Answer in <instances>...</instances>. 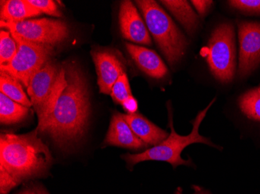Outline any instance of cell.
<instances>
[{
	"mask_svg": "<svg viewBox=\"0 0 260 194\" xmlns=\"http://www.w3.org/2000/svg\"><path fill=\"white\" fill-rule=\"evenodd\" d=\"M67 85L55 108L38 129L46 133L60 147L75 144L83 137L90 113L88 88L80 67L74 62L62 64Z\"/></svg>",
	"mask_w": 260,
	"mask_h": 194,
	"instance_id": "6da1fadb",
	"label": "cell"
},
{
	"mask_svg": "<svg viewBox=\"0 0 260 194\" xmlns=\"http://www.w3.org/2000/svg\"><path fill=\"white\" fill-rule=\"evenodd\" d=\"M39 129L25 135L2 133L0 136V169L19 183L44 175L52 164L49 147L39 137Z\"/></svg>",
	"mask_w": 260,
	"mask_h": 194,
	"instance_id": "7a4b0ae2",
	"label": "cell"
},
{
	"mask_svg": "<svg viewBox=\"0 0 260 194\" xmlns=\"http://www.w3.org/2000/svg\"><path fill=\"white\" fill-rule=\"evenodd\" d=\"M136 4L141 11L146 25L171 65L183 57L188 39L177 27L170 16L153 0H138Z\"/></svg>",
	"mask_w": 260,
	"mask_h": 194,
	"instance_id": "3957f363",
	"label": "cell"
},
{
	"mask_svg": "<svg viewBox=\"0 0 260 194\" xmlns=\"http://www.w3.org/2000/svg\"><path fill=\"white\" fill-rule=\"evenodd\" d=\"M216 98L210 102V104L207 106L202 111L200 112L197 115L196 119L192 121V132L190 135L187 136H182L175 132L173 128V121H172V115L171 111H169V125H170L171 134L168 138L162 141L160 144H157L156 146L144 151V152L138 153V154H126L122 156V159L126 161L127 164L129 166H134L137 163L144 161H163L170 163L174 168L177 167L181 165H189L191 163L190 160H182L181 157V153L183 151L184 148H186L189 144L194 143H203L207 144L210 146L218 148V146L213 144L210 139L203 137L200 135L199 129H200V124L207 114L209 108L213 105L215 101Z\"/></svg>",
	"mask_w": 260,
	"mask_h": 194,
	"instance_id": "277c9868",
	"label": "cell"
},
{
	"mask_svg": "<svg viewBox=\"0 0 260 194\" xmlns=\"http://www.w3.org/2000/svg\"><path fill=\"white\" fill-rule=\"evenodd\" d=\"M235 29L231 23H222L212 33L208 43L207 63L217 80L230 83L236 70Z\"/></svg>",
	"mask_w": 260,
	"mask_h": 194,
	"instance_id": "5b68a950",
	"label": "cell"
},
{
	"mask_svg": "<svg viewBox=\"0 0 260 194\" xmlns=\"http://www.w3.org/2000/svg\"><path fill=\"white\" fill-rule=\"evenodd\" d=\"M11 35L18 45V50L10 63L0 65V70L17 79L27 89L33 75L50 61L54 47L29 42L14 33Z\"/></svg>",
	"mask_w": 260,
	"mask_h": 194,
	"instance_id": "8992f818",
	"label": "cell"
},
{
	"mask_svg": "<svg viewBox=\"0 0 260 194\" xmlns=\"http://www.w3.org/2000/svg\"><path fill=\"white\" fill-rule=\"evenodd\" d=\"M2 28L34 43L56 46L67 41L70 30L66 22L53 19L23 20L17 23L0 22Z\"/></svg>",
	"mask_w": 260,
	"mask_h": 194,
	"instance_id": "52a82bcc",
	"label": "cell"
},
{
	"mask_svg": "<svg viewBox=\"0 0 260 194\" xmlns=\"http://www.w3.org/2000/svg\"><path fill=\"white\" fill-rule=\"evenodd\" d=\"M239 65L240 77H245L260 64V22L239 23Z\"/></svg>",
	"mask_w": 260,
	"mask_h": 194,
	"instance_id": "ba28073f",
	"label": "cell"
},
{
	"mask_svg": "<svg viewBox=\"0 0 260 194\" xmlns=\"http://www.w3.org/2000/svg\"><path fill=\"white\" fill-rule=\"evenodd\" d=\"M91 55L95 64L100 93L111 95L114 84L125 73L123 62L115 52L111 51H93Z\"/></svg>",
	"mask_w": 260,
	"mask_h": 194,
	"instance_id": "9c48e42d",
	"label": "cell"
},
{
	"mask_svg": "<svg viewBox=\"0 0 260 194\" xmlns=\"http://www.w3.org/2000/svg\"><path fill=\"white\" fill-rule=\"evenodd\" d=\"M59 71L60 66L50 60L30 80L27 94L37 113L42 110L49 97Z\"/></svg>",
	"mask_w": 260,
	"mask_h": 194,
	"instance_id": "30bf717a",
	"label": "cell"
},
{
	"mask_svg": "<svg viewBox=\"0 0 260 194\" xmlns=\"http://www.w3.org/2000/svg\"><path fill=\"white\" fill-rule=\"evenodd\" d=\"M119 19L123 38L140 45H151V37L147 27L131 1L122 2Z\"/></svg>",
	"mask_w": 260,
	"mask_h": 194,
	"instance_id": "8fae6325",
	"label": "cell"
},
{
	"mask_svg": "<svg viewBox=\"0 0 260 194\" xmlns=\"http://www.w3.org/2000/svg\"><path fill=\"white\" fill-rule=\"evenodd\" d=\"M104 144L130 149H140L147 146V144L136 135L124 118L123 114L119 112L112 116Z\"/></svg>",
	"mask_w": 260,
	"mask_h": 194,
	"instance_id": "7c38bea8",
	"label": "cell"
},
{
	"mask_svg": "<svg viewBox=\"0 0 260 194\" xmlns=\"http://www.w3.org/2000/svg\"><path fill=\"white\" fill-rule=\"evenodd\" d=\"M125 48L139 68L148 76L160 80L167 75V66L155 52L130 43H125Z\"/></svg>",
	"mask_w": 260,
	"mask_h": 194,
	"instance_id": "4fadbf2b",
	"label": "cell"
},
{
	"mask_svg": "<svg viewBox=\"0 0 260 194\" xmlns=\"http://www.w3.org/2000/svg\"><path fill=\"white\" fill-rule=\"evenodd\" d=\"M123 117L136 135L147 145L156 146L169 137L167 131L153 125L140 113H127Z\"/></svg>",
	"mask_w": 260,
	"mask_h": 194,
	"instance_id": "5bb4252c",
	"label": "cell"
},
{
	"mask_svg": "<svg viewBox=\"0 0 260 194\" xmlns=\"http://www.w3.org/2000/svg\"><path fill=\"white\" fill-rule=\"evenodd\" d=\"M42 14L38 9L32 7L27 0L1 1V20L7 23L21 22L30 17Z\"/></svg>",
	"mask_w": 260,
	"mask_h": 194,
	"instance_id": "9a60e30c",
	"label": "cell"
},
{
	"mask_svg": "<svg viewBox=\"0 0 260 194\" xmlns=\"http://www.w3.org/2000/svg\"><path fill=\"white\" fill-rule=\"evenodd\" d=\"M186 29L188 33H192L198 27V17L187 1L182 0H167L160 1Z\"/></svg>",
	"mask_w": 260,
	"mask_h": 194,
	"instance_id": "2e32d148",
	"label": "cell"
},
{
	"mask_svg": "<svg viewBox=\"0 0 260 194\" xmlns=\"http://www.w3.org/2000/svg\"><path fill=\"white\" fill-rule=\"evenodd\" d=\"M30 108L12 100L0 93V122L3 125H13L25 120L30 113Z\"/></svg>",
	"mask_w": 260,
	"mask_h": 194,
	"instance_id": "e0dca14e",
	"label": "cell"
},
{
	"mask_svg": "<svg viewBox=\"0 0 260 194\" xmlns=\"http://www.w3.org/2000/svg\"><path fill=\"white\" fill-rule=\"evenodd\" d=\"M0 90L7 97L23 106L29 108L33 106L21 83L5 71H0Z\"/></svg>",
	"mask_w": 260,
	"mask_h": 194,
	"instance_id": "ac0fdd59",
	"label": "cell"
},
{
	"mask_svg": "<svg viewBox=\"0 0 260 194\" xmlns=\"http://www.w3.org/2000/svg\"><path fill=\"white\" fill-rule=\"evenodd\" d=\"M239 105L240 110L247 118L260 121V96L256 89L242 94L239 98Z\"/></svg>",
	"mask_w": 260,
	"mask_h": 194,
	"instance_id": "d6986e66",
	"label": "cell"
},
{
	"mask_svg": "<svg viewBox=\"0 0 260 194\" xmlns=\"http://www.w3.org/2000/svg\"><path fill=\"white\" fill-rule=\"evenodd\" d=\"M18 50V45L10 32H0V65H7L14 59Z\"/></svg>",
	"mask_w": 260,
	"mask_h": 194,
	"instance_id": "ffe728a7",
	"label": "cell"
},
{
	"mask_svg": "<svg viewBox=\"0 0 260 194\" xmlns=\"http://www.w3.org/2000/svg\"><path fill=\"white\" fill-rule=\"evenodd\" d=\"M110 96H112V100L115 103L121 105L129 96H132L126 74L124 73L123 75H121L119 80H117L116 83L114 84Z\"/></svg>",
	"mask_w": 260,
	"mask_h": 194,
	"instance_id": "44dd1931",
	"label": "cell"
},
{
	"mask_svg": "<svg viewBox=\"0 0 260 194\" xmlns=\"http://www.w3.org/2000/svg\"><path fill=\"white\" fill-rule=\"evenodd\" d=\"M27 2L38 9L42 14H45L47 15L52 16V17H62V13L58 9L56 3L52 0H27Z\"/></svg>",
	"mask_w": 260,
	"mask_h": 194,
	"instance_id": "7402d4cb",
	"label": "cell"
},
{
	"mask_svg": "<svg viewBox=\"0 0 260 194\" xmlns=\"http://www.w3.org/2000/svg\"><path fill=\"white\" fill-rule=\"evenodd\" d=\"M229 3L232 7L243 13L260 15V0H232Z\"/></svg>",
	"mask_w": 260,
	"mask_h": 194,
	"instance_id": "603a6c76",
	"label": "cell"
},
{
	"mask_svg": "<svg viewBox=\"0 0 260 194\" xmlns=\"http://www.w3.org/2000/svg\"><path fill=\"white\" fill-rule=\"evenodd\" d=\"M0 188L1 194H7L10 192V189L15 187L19 184L18 182L13 176H10L8 173L0 169Z\"/></svg>",
	"mask_w": 260,
	"mask_h": 194,
	"instance_id": "cb8c5ba5",
	"label": "cell"
},
{
	"mask_svg": "<svg viewBox=\"0 0 260 194\" xmlns=\"http://www.w3.org/2000/svg\"><path fill=\"white\" fill-rule=\"evenodd\" d=\"M191 3L195 7V8L197 9L199 14L203 17L207 13L209 8L211 7L213 1H207V0H205V1H201V0L196 1V0H193Z\"/></svg>",
	"mask_w": 260,
	"mask_h": 194,
	"instance_id": "d4e9b609",
	"label": "cell"
},
{
	"mask_svg": "<svg viewBox=\"0 0 260 194\" xmlns=\"http://www.w3.org/2000/svg\"><path fill=\"white\" fill-rule=\"evenodd\" d=\"M122 106H123L124 110L128 113H135L137 112V108H138L137 100L133 96H129L128 99H126L122 103Z\"/></svg>",
	"mask_w": 260,
	"mask_h": 194,
	"instance_id": "484cf974",
	"label": "cell"
},
{
	"mask_svg": "<svg viewBox=\"0 0 260 194\" xmlns=\"http://www.w3.org/2000/svg\"><path fill=\"white\" fill-rule=\"evenodd\" d=\"M35 190L38 194H49L43 187H42V186H41V187H38V186L37 187H35Z\"/></svg>",
	"mask_w": 260,
	"mask_h": 194,
	"instance_id": "4316f807",
	"label": "cell"
},
{
	"mask_svg": "<svg viewBox=\"0 0 260 194\" xmlns=\"http://www.w3.org/2000/svg\"><path fill=\"white\" fill-rule=\"evenodd\" d=\"M21 194H38L37 192H35V191H33V190H26V191H24V192H22Z\"/></svg>",
	"mask_w": 260,
	"mask_h": 194,
	"instance_id": "83f0119b",
	"label": "cell"
},
{
	"mask_svg": "<svg viewBox=\"0 0 260 194\" xmlns=\"http://www.w3.org/2000/svg\"><path fill=\"white\" fill-rule=\"evenodd\" d=\"M256 91H257V93H258V95H259V96H260V87H258V88L256 89Z\"/></svg>",
	"mask_w": 260,
	"mask_h": 194,
	"instance_id": "f1b7e54d",
	"label": "cell"
},
{
	"mask_svg": "<svg viewBox=\"0 0 260 194\" xmlns=\"http://www.w3.org/2000/svg\"><path fill=\"white\" fill-rule=\"evenodd\" d=\"M196 194H206V193H196Z\"/></svg>",
	"mask_w": 260,
	"mask_h": 194,
	"instance_id": "f546056e",
	"label": "cell"
}]
</instances>
